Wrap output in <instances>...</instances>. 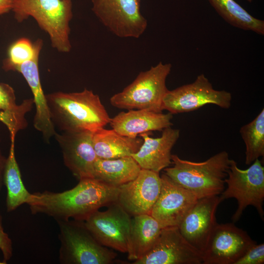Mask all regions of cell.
Returning <instances> with one entry per match:
<instances>
[{
    "label": "cell",
    "instance_id": "obj_1",
    "mask_svg": "<svg viewBox=\"0 0 264 264\" xmlns=\"http://www.w3.org/2000/svg\"><path fill=\"white\" fill-rule=\"evenodd\" d=\"M73 188L62 192L45 191L32 194L27 204L33 214H44L55 220L85 221L103 206L117 201L119 187L95 178L79 180Z\"/></svg>",
    "mask_w": 264,
    "mask_h": 264
},
{
    "label": "cell",
    "instance_id": "obj_2",
    "mask_svg": "<svg viewBox=\"0 0 264 264\" xmlns=\"http://www.w3.org/2000/svg\"><path fill=\"white\" fill-rule=\"evenodd\" d=\"M45 96L51 120L63 132H94L110 123V118L99 96L91 90L58 91Z\"/></svg>",
    "mask_w": 264,
    "mask_h": 264
},
{
    "label": "cell",
    "instance_id": "obj_3",
    "mask_svg": "<svg viewBox=\"0 0 264 264\" xmlns=\"http://www.w3.org/2000/svg\"><path fill=\"white\" fill-rule=\"evenodd\" d=\"M171 160L174 165L165 168V174L198 199L219 196L223 191L231 162L226 151L199 162L182 159L176 154H172Z\"/></svg>",
    "mask_w": 264,
    "mask_h": 264
},
{
    "label": "cell",
    "instance_id": "obj_4",
    "mask_svg": "<svg viewBox=\"0 0 264 264\" xmlns=\"http://www.w3.org/2000/svg\"><path fill=\"white\" fill-rule=\"evenodd\" d=\"M11 10L18 22L33 18L48 35L51 45L58 51H70L72 0H12Z\"/></svg>",
    "mask_w": 264,
    "mask_h": 264
},
{
    "label": "cell",
    "instance_id": "obj_5",
    "mask_svg": "<svg viewBox=\"0 0 264 264\" xmlns=\"http://www.w3.org/2000/svg\"><path fill=\"white\" fill-rule=\"evenodd\" d=\"M59 228V261L62 264H110L117 254L102 245L84 221L56 220Z\"/></svg>",
    "mask_w": 264,
    "mask_h": 264
},
{
    "label": "cell",
    "instance_id": "obj_6",
    "mask_svg": "<svg viewBox=\"0 0 264 264\" xmlns=\"http://www.w3.org/2000/svg\"><path fill=\"white\" fill-rule=\"evenodd\" d=\"M172 65L160 62L140 72L134 81L110 98L111 105L126 110H147L161 112L163 98L168 91L166 80Z\"/></svg>",
    "mask_w": 264,
    "mask_h": 264
},
{
    "label": "cell",
    "instance_id": "obj_7",
    "mask_svg": "<svg viewBox=\"0 0 264 264\" xmlns=\"http://www.w3.org/2000/svg\"><path fill=\"white\" fill-rule=\"evenodd\" d=\"M225 182L227 187L220 194L221 201L235 198L238 207L232 217L234 222L239 220L245 208L252 205L256 208L264 220V168L259 159L255 160L246 170H242L237 162L231 159Z\"/></svg>",
    "mask_w": 264,
    "mask_h": 264
},
{
    "label": "cell",
    "instance_id": "obj_8",
    "mask_svg": "<svg viewBox=\"0 0 264 264\" xmlns=\"http://www.w3.org/2000/svg\"><path fill=\"white\" fill-rule=\"evenodd\" d=\"M231 93L215 89L204 74L193 83L173 90H168L162 101V109L172 114L188 112L207 104L228 109L231 106Z\"/></svg>",
    "mask_w": 264,
    "mask_h": 264
},
{
    "label": "cell",
    "instance_id": "obj_9",
    "mask_svg": "<svg viewBox=\"0 0 264 264\" xmlns=\"http://www.w3.org/2000/svg\"><path fill=\"white\" fill-rule=\"evenodd\" d=\"M92 10L101 23L120 38H139L147 27L140 0H92Z\"/></svg>",
    "mask_w": 264,
    "mask_h": 264
},
{
    "label": "cell",
    "instance_id": "obj_10",
    "mask_svg": "<svg viewBox=\"0 0 264 264\" xmlns=\"http://www.w3.org/2000/svg\"><path fill=\"white\" fill-rule=\"evenodd\" d=\"M98 210L84 221L95 239L103 246L127 253L130 233L131 216L117 202Z\"/></svg>",
    "mask_w": 264,
    "mask_h": 264
},
{
    "label": "cell",
    "instance_id": "obj_11",
    "mask_svg": "<svg viewBox=\"0 0 264 264\" xmlns=\"http://www.w3.org/2000/svg\"><path fill=\"white\" fill-rule=\"evenodd\" d=\"M257 243L233 223H218L201 253L203 264H234Z\"/></svg>",
    "mask_w": 264,
    "mask_h": 264
},
{
    "label": "cell",
    "instance_id": "obj_12",
    "mask_svg": "<svg viewBox=\"0 0 264 264\" xmlns=\"http://www.w3.org/2000/svg\"><path fill=\"white\" fill-rule=\"evenodd\" d=\"M133 264H201V253L182 236L177 226L161 229L150 251Z\"/></svg>",
    "mask_w": 264,
    "mask_h": 264
},
{
    "label": "cell",
    "instance_id": "obj_13",
    "mask_svg": "<svg viewBox=\"0 0 264 264\" xmlns=\"http://www.w3.org/2000/svg\"><path fill=\"white\" fill-rule=\"evenodd\" d=\"M161 188L151 215L162 228L178 226L198 199L165 173L161 176Z\"/></svg>",
    "mask_w": 264,
    "mask_h": 264
},
{
    "label": "cell",
    "instance_id": "obj_14",
    "mask_svg": "<svg viewBox=\"0 0 264 264\" xmlns=\"http://www.w3.org/2000/svg\"><path fill=\"white\" fill-rule=\"evenodd\" d=\"M93 132L88 131L56 133L54 137L62 152L66 166L79 180L94 178L97 157L92 143Z\"/></svg>",
    "mask_w": 264,
    "mask_h": 264
},
{
    "label": "cell",
    "instance_id": "obj_15",
    "mask_svg": "<svg viewBox=\"0 0 264 264\" xmlns=\"http://www.w3.org/2000/svg\"><path fill=\"white\" fill-rule=\"evenodd\" d=\"M161 188L159 173L141 169L134 179L119 187L117 202L132 217L151 215Z\"/></svg>",
    "mask_w": 264,
    "mask_h": 264
},
{
    "label": "cell",
    "instance_id": "obj_16",
    "mask_svg": "<svg viewBox=\"0 0 264 264\" xmlns=\"http://www.w3.org/2000/svg\"><path fill=\"white\" fill-rule=\"evenodd\" d=\"M221 202L219 196L198 199L177 226L184 239L201 254L218 224L216 213Z\"/></svg>",
    "mask_w": 264,
    "mask_h": 264
},
{
    "label": "cell",
    "instance_id": "obj_17",
    "mask_svg": "<svg viewBox=\"0 0 264 264\" xmlns=\"http://www.w3.org/2000/svg\"><path fill=\"white\" fill-rule=\"evenodd\" d=\"M180 134L178 129H164L160 137L153 138L148 132L139 134L143 142L139 150L131 156L141 169L159 173L172 163L171 151Z\"/></svg>",
    "mask_w": 264,
    "mask_h": 264
},
{
    "label": "cell",
    "instance_id": "obj_18",
    "mask_svg": "<svg viewBox=\"0 0 264 264\" xmlns=\"http://www.w3.org/2000/svg\"><path fill=\"white\" fill-rule=\"evenodd\" d=\"M173 114L163 113L147 110H129L110 118V125L121 135L136 137L141 133L153 131H163L171 127Z\"/></svg>",
    "mask_w": 264,
    "mask_h": 264
},
{
    "label": "cell",
    "instance_id": "obj_19",
    "mask_svg": "<svg viewBox=\"0 0 264 264\" xmlns=\"http://www.w3.org/2000/svg\"><path fill=\"white\" fill-rule=\"evenodd\" d=\"M39 55L32 60L16 66L14 71L21 73L26 81L33 95L36 113L33 119V126L42 133L44 139L48 143L57 133L51 120L45 95L40 82L39 71Z\"/></svg>",
    "mask_w": 264,
    "mask_h": 264
},
{
    "label": "cell",
    "instance_id": "obj_20",
    "mask_svg": "<svg viewBox=\"0 0 264 264\" xmlns=\"http://www.w3.org/2000/svg\"><path fill=\"white\" fill-rule=\"evenodd\" d=\"M143 140L120 134L113 129L103 128L92 134V143L97 157L115 159L130 156L139 150Z\"/></svg>",
    "mask_w": 264,
    "mask_h": 264
},
{
    "label": "cell",
    "instance_id": "obj_21",
    "mask_svg": "<svg viewBox=\"0 0 264 264\" xmlns=\"http://www.w3.org/2000/svg\"><path fill=\"white\" fill-rule=\"evenodd\" d=\"M161 229L151 215L133 216L127 252L128 259L135 261L144 256L154 245Z\"/></svg>",
    "mask_w": 264,
    "mask_h": 264
},
{
    "label": "cell",
    "instance_id": "obj_22",
    "mask_svg": "<svg viewBox=\"0 0 264 264\" xmlns=\"http://www.w3.org/2000/svg\"><path fill=\"white\" fill-rule=\"evenodd\" d=\"M34 104L33 98L24 100L16 104L14 89L7 84L0 83V122L8 129L10 140H15L17 133L26 129L28 123L26 114Z\"/></svg>",
    "mask_w": 264,
    "mask_h": 264
},
{
    "label": "cell",
    "instance_id": "obj_23",
    "mask_svg": "<svg viewBox=\"0 0 264 264\" xmlns=\"http://www.w3.org/2000/svg\"><path fill=\"white\" fill-rule=\"evenodd\" d=\"M141 169L131 156L115 159L97 157L94 164V178L119 187L134 179Z\"/></svg>",
    "mask_w": 264,
    "mask_h": 264
},
{
    "label": "cell",
    "instance_id": "obj_24",
    "mask_svg": "<svg viewBox=\"0 0 264 264\" xmlns=\"http://www.w3.org/2000/svg\"><path fill=\"white\" fill-rule=\"evenodd\" d=\"M3 182L7 189L6 205L7 212H11L30 201L32 194L25 187L16 159L15 140H11V145L4 167Z\"/></svg>",
    "mask_w": 264,
    "mask_h": 264
},
{
    "label": "cell",
    "instance_id": "obj_25",
    "mask_svg": "<svg viewBox=\"0 0 264 264\" xmlns=\"http://www.w3.org/2000/svg\"><path fill=\"white\" fill-rule=\"evenodd\" d=\"M217 13L231 25L264 35V21L257 19L234 0H208Z\"/></svg>",
    "mask_w": 264,
    "mask_h": 264
},
{
    "label": "cell",
    "instance_id": "obj_26",
    "mask_svg": "<svg viewBox=\"0 0 264 264\" xmlns=\"http://www.w3.org/2000/svg\"><path fill=\"white\" fill-rule=\"evenodd\" d=\"M240 133L245 146V163L250 165L264 155V109L250 122L242 126Z\"/></svg>",
    "mask_w": 264,
    "mask_h": 264
},
{
    "label": "cell",
    "instance_id": "obj_27",
    "mask_svg": "<svg viewBox=\"0 0 264 264\" xmlns=\"http://www.w3.org/2000/svg\"><path fill=\"white\" fill-rule=\"evenodd\" d=\"M43 44L39 39L34 43L26 38H21L9 47L7 57L3 61L2 68L6 71L13 70L24 62L39 55Z\"/></svg>",
    "mask_w": 264,
    "mask_h": 264
},
{
    "label": "cell",
    "instance_id": "obj_28",
    "mask_svg": "<svg viewBox=\"0 0 264 264\" xmlns=\"http://www.w3.org/2000/svg\"><path fill=\"white\" fill-rule=\"evenodd\" d=\"M264 244H254L234 264H263Z\"/></svg>",
    "mask_w": 264,
    "mask_h": 264
},
{
    "label": "cell",
    "instance_id": "obj_29",
    "mask_svg": "<svg viewBox=\"0 0 264 264\" xmlns=\"http://www.w3.org/2000/svg\"><path fill=\"white\" fill-rule=\"evenodd\" d=\"M0 249L2 253L3 262L10 259L12 256V241L8 235L4 231L2 224V217L0 213Z\"/></svg>",
    "mask_w": 264,
    "mask_h": 264
},
{
    "label": "cell",
    "instance_id": "obj_30",
    "mask_svg": "<svg viewBox=\"0 0 264 264\" xmlns=\"http://www.w3.org/2000/svg\"><path fill=\"white\" fill-rule=\"evenodd\" d=\"M12 1V0H0V16L11 10Z\"/></svg>",
    "mask_w": 264,
    "mask_h": 264
},
{
    "label": "cell",
    "instance_id": "obj_31",
    "mask_svg": "<svg viewBox=\"0 0 264 264\" xmlns=\"http://www.w3.org/2000/svg\"><path fill=\"white\" fill-rule=\"evenodd\" d=\"M6 160V158L2 155L0 149V191L1 189L2 183H3V176Z\"/></svg>",
    "mask_w": 264,
    "mask_h": 264
},
{
    "label": "cell",
    "instance_id": "obj_32",
    "mask_svg": "<svg viewBox=\"0 0 264 264\" xmlns=\"http://www.w3.org/2000/svg\"><path fill=\"white\" fill-rule=\"evenodd\" d=\"M249 2H251L252 0H247Z\"/></svg>",
    "mask_w": 264,
    "mask_h": 264
},
{
    "label": "cell",
    "instance_id": "obj_33",
    "mask_svg": "<svg viewBox=\"0 0 264 264\" xmlns=\"http://www.w3.org/2000/svg\"><path fill=\"white\" fill-rule=\"evenodd\" d=\"M5 264V263H4V262L2 263V262H0V264Z\"/></svg>",
    "mask_w": 264,
    "mask_h": 264
}]
</instances>
